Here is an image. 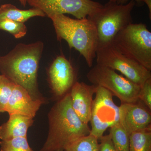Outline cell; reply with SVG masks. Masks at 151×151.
Returning <instances> with one entry per match:
<instances>
[{"instance_id":"obj_14","label":"cell","mask_w":151,"mask_h":151,"mask_svg":"<svg viewBox=\"0 0 151 151\" xmlns=\"http://www.w3.org/2000/svg\"><path fill=\"white\" fill-rule=\"evenodd\" d=\"M8 121L0 126V139L8 140L17 137H27V132L33 119L18 114H9Z\"/></svg>"},{"instance_id":"obj_18","label":"cell","mask_w":151,"mask_h":151,"mask_svg":"<svg viewBox=\"0 0 151 151\" xmlns=\"http://www.w3.org/2000/svg\"><path fill=\"white\" fill-rule=\"evenodd\" d=\"M64 151H99V140L89 134L73 141Z\"/></svg>"},{"instance_id":"obj_20","label":"cell","mask_w":151,"mask_h":151,"mask_svg":"<svg viewBox=\"0 0 151 151\" xmlns=\"http://www.w3.org/2000/svg\"><path fill=\"white\" fill-rule=\"evenodd\" d=\"M0 30L8 32L17 39L24 37L27 30L24 23L6 19L0 20Z\"/></svg>"},{"instance_id":"obj_2","label":"cell","mask_w":151,"mask_h":151,"mask_svg":"<svg viewBox=\"0 0 151 151\" xmlns=\"http://www.w3.org/2000/svg\"><path fill=\"white\" fill-rule=\"evenodd\" d=\"M48 117V135L40 151H64L73 141L90 134L88 124L82 122L72 108L69 92L54 104Z\"/></svg>"},{"instance_id":"obj_19","label":"cell","mask_w":151,"mask_h":151,"mask_svg":"<svg viewBox=\"0 0 151 151\" xmlns=\"http://www.w3.org/2000/svg\"><path fill=\"white\" fill-rule=\"evenodd\" d=\"M0 151H34L30 147L27 137H20L0 142Z\"/></svg>"},{"instance_id":"obj_15","label":"cell","mask_w":151,"mask_h":151,"mask_svg":"<svg viewBox=\"0 0 151 151\" xmlns=\"http://www.w3.org/2000/svg\"><path fill=\"white\" fill-rule=\"evenodd\" d=\"M46 16L42 11L35 8L24 10L17 8L11 4H5L0 6V20L6 19L24 23L33 17Z\"/></svg>"},{"instance_id":"obj_5","label":"cell","mask_w":151,"mask_h":151,"mask_svg":"<svg viewBox=\"0 0 151 151\" xmlns=\"http://www.w3.org/2000/svg\"><path fill=\"white\" fill-rule=\"evenodd\" d=\"M111 44L122 54L151 70V32L146 24L132 23L115 36Z\"/></svg>"},{"instance_id":"obj_4","label":"cell","mask_w":151,"mask_h":151,"mask_svg":"<svg viewBox=\"0 0 151 151\" xmlns=\"http://www.w3.org/2000/svg\"><path fill=\"white\" fill-rule=\"evenodd\" d=\"M136 5L134 0L124 4L109 0L103 7L88 18L96 27L98 47L111 44L115 36L133 23L132 12Z\"/></svg>"},{"instance_id":"obj_21","label":"cell","mask_w":151,"mask_h":151,"mask_svg":"<svg viewBox=\"0 0 151 151\" xmlns=\"http://www.w3.org/2000/svg\"><path fill=\"white\" fill-rule=\"evenodd\" d=\"M15 83L6 77L0 75V113L5 112V110Z\"/></svg>"},{"instance_id":"obj_7","label":"cell","mask_w":151,"mask_h":151,"mask_svg":"<svg viewBox=\"0 0 151 151\" xmlns=\"http://www.w3.org/2000/svg\"><path fill=\"white\" fill-rule=\"evenodd\" d=\"M96 57L97 64L119 71L139 86H141L151 78V70L122 54L111 44L98 47Z\"/></svg>"},{"instance_id":"obj_1","label":"cell","mask_w":151,"mask_h":151,"mask_svg":"<svg viewBox=\"0 0 151 151\" xmlns=\"http://www.w3.org/2000/svg\"><path fill=\"white\" fill-rule=\"evenodd\" d=\"M44 48L42 42L19 43L9 53L0 56V71L24 88L34 100L44 101L37 84V72Z\"/></svg>"},{"instance_id":"obj_9","label":"cell","mask_w":151,"mask_h":151,"mask_svg":"<svg viewBox=\"0 0 151 151\" xmlns=\"http://www.w3.org/2000/svg\"><path fill=\"white\" fill-rule=\"evenodd\" d=\"M27 3L40 9L49 18L68 14L78 19L91 16L103 6L92 0H27Z\"/></svg>"},{"instance_id":"obj_26","label":"cell","mask_w":151,"mask_h":151,"mask_svg":"<svg viewBox=\"0 0 151 151\" xmlns=\"http://www.w3.org/2000/svg\"><path fill=\"white\" fill-rule=\"evenodd\" d=\"M19 1L22 5L23 6H25L27 3V0H19Z\"/></svg>"},{"instance_id":"obj_8","label":"cell","mask_w":151,"mask_h":151,"mask_svg":"<svg viewBox=\"0 0 151 151\" xmlns=\"http://www.w3.org/2000/svg\"><path fill=\"white\" fill-rule=\"evenodd\" d=\"M95 94L89 121L90 134L99 141L106 130L120 122L119 109L107 89L97 86Z\"/></svg>"},{"instance_id":"obj_13","label":"cell","mask_w":151,"mask_h":151,"mask_svg":"<svg viewBox=\"0 0 151 151\" xmlns=\"http://www.w3.org/2000/svg\"><path fill=\"white\" fill-rule=\"evenodd\" d=\"M44 101L34 100L24 88L16 84L6 106L5 112L9 115L18 114L33 119Z\"/></svg>"},{"instance_id":"obj_10","label":"cell","mask_w":151,"mask_h":151,"mask_svg":"<svg viewBox=\"0 0 151 151\" xmlns=\"http://www.w3.org/2000/svg\"><path fill=\"white\" fill-rule=\"evenodd\" d=\"M48 76L52 92L58 100L69 93L77 81L73 65L63 55L53 60L49 68Z\"/></svg>"},{"instance_id":"obj_17","label":"cell","mask_w":151,"mask_h":151,"mask_svg":"<svg viewBox=\"0 0 151 151\" xmlns=\"http://www.w3.org/2000/svg\"><path fill=\"white\" fill-rule=\"evenodd\" d=\"M109 134L117 151H129L130 134L120 122L110 128Z\"/></svg>"},{"instance_id":"obj_22","label":"cell","mask_w":151,"mask_h":151,"mask_svg":"<svg viewBox=\"0 0 151 151\" xmlns=\"http://www.w3.org/2000/svg\"><path fill=\"white\" fill-rule=\"evenodd\" d=\"M138 100L151 110V78L146 80L140 86Z\"/></svg>"},{"instance_id":"obj_6","label":"cell","mask_w":151,"mask_h":151,"mask_svg":"<svg viewBox=\"0 0 151 151\" xmlns=\"http://www.w3.org/2000/svg\"><path fill=\"white\" fill-rule=\"evenodd\" d=\"M90 83L105 88L121 103H133L138 100L140 86L110 68L96 64L86 74Z\"/></svg>"},{"instance_id":"obj_24","label":"cell","mask_w":151,"mask_h":151,"mask_svg":"<svg viewBox=\"0 0 151 151\" xmlns=\"http://www.w3.org/2000/svg\"><path fill=\"white\" fill-rule=\"evenodd\" d=\"M141 3H145L147 6L149 11V17L151 19V0H140Z\"/></svg>"},{"instance_id":"obj_23","label":"cell","mask_w":151,"mask_h":151,"mask_svg":"<svg viewBox=\"0 0 151 151\" xmlns=\"http://www.w3.org/2000/svg\"><path fill=\"white\" fill-rule=\"evenodd\" d=\"M99 141V151H117L113 145L110 134L103 135Z\"/></svg>"},{"instance_id":"obj_3","label":"cell","mask_w":151,"mask_h":151,"mask_svg":"<svg viewBox=\"0 0 151 151\" xmlns=\"http://www.w3.org/2000/svg\"><path fill=\"white\" fill-rule=\"evenodd\" d=\"M53 23L58 41L65 40L70 48L77 50L91 67L98 47L96 27L88 18L74 19L65 14H56L50 17Z\"/></svg>"},{"instance_id":"obj_25","label":"cell","mask_w":151,"mask_h":151,"mask_svg":"<svg viewBox=\"0 0 151 151\" xmlns=\"http://www.w3.org/2000/svg\"><path fill=\"white\" fill-rule=\"evenodd\" d=\"M113 1L116 2L118 4H126L129 2L131 0H113ZM134 1H135V2H137V4H141L140 0H134Z\"/></svg>"},{"instance_id":"obj_11","label":"cell","mask_w":151,"mask_h":151,"mask_svg":"<svg viewBox=\"0 0 151 151\" xmlns=\"http://www.w3.org/2000/svg\"><path fill=\"white\" fill-rule=\"evenodd\" d=\"M120 123L129 134L151 129V110L140 100L122 103L119 106Z\"/></svg>"},{"instance_id":"obj_16","label":"cell","mask_w":151,"mask_h":151,"mask_svg":"<svg viewBox=\"0 0 151 151\" xmlns=\"http://www.w3.org/2000/svg\"><path fill=\"white\" fill-rule=\"evenodd\" d=\"M129 151H151V129L130 134Z\"/></svg>"},{"instance_id":"obj_12","label":"cell","mask_w":151,"mask_h":151,"mask_svg":"<svg viewBox=\"0 0 151 151\" xmlns=\"http://www.w3.org/2000/svg\"><path fill=\"white\" fill-rule=\"evenodd\" d=\"M96 88V85L76 81L69 92L72 108L85 124H88L90 121L93 96Z\"/></svg>"}]
</instances>
